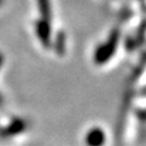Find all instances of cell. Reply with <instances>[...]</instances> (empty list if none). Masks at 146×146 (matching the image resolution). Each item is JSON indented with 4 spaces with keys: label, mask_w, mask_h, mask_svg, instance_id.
Listing matches in <instances>:
<instances>
[{
    "label": "cell",
    "mask_w": 146,
    "mask_h": 146,
    "mask_svg": "<svg viewBox=\"0 0 146 146\" xmlns=\"http://www.w3.org/2000/svg\"><path fill=\"white\" fill-rule=\"evenodd\" d=\"M121 39V31L118 28H113L110 33L107 40L102 44H100L94 52V62L96 65H104L107 61L111 60V57L115 55L118 43Z\"/></svg>",
    "instance_id": "obj_1"
},
{
    "label": "cell",
    "mask_w": 146,
    "mask_h": 146,
    "mask_svg": "<svg viewBox=\"0 0 146 146\" xmlns=\"http://www.w3.org/2000/svg\"><path fill=\"white\" fill-rule=\"evenodd\" d=\"M3 105V96H1V94H0V106Z\"/></svg>",
    "instance_id": "obj_8"
},
{
    "label": "cell",
    "mask_w": 146,
    "mask_h": 146,
    "mask_svg": "<svg viewBox=\"0 0 146 146\" xmlns=\"http://www.w3.org/2000/svg\"><path fill=\"white\" fill-rule=\"evenodd\" d=\"M4 61H5V58H4V54L0 52V70H1V67L4 65Z\"/></svg>",
    "instance_id": "obj_7"
},
{
    "label": "cell",
    "mask_w": 146,
    "mask_h": 146,
    "mask_svg": "<svg viewBox=\"0 0 146 146\" xmlns=\"http://www.w3.org/2000/svg\"><path fill=\"white\" fill-rule=\"evenodd\" d=\"M34 31H35V35L40 44L43 45L45 49H49L51 46V22L45 21L43 18H40L35 22L34 25Z\"/></svg>",
    "instance_id": "obj_2"
},
{
    "label": "cell",
    "mask_w": 146,
    "mask_h": 146,
    "mask_svg": "<svg viewBox=\"0 0 146 146\" xmlns=\"http://www.w3.org/2000/svg\"><path fill=\"white\" fill-rule=\"evenodd\" d=\"M67 36H66V33L63 31H58L56 35H55L54 40H51V45L55 50V52L57 55L62 56L63 54L66 52V43H67Z\"/></svg>",
    "instance_id": "obj_5"
},
{
    "label": "cell",
    "mask_w": 146,
    "mask_h": 146,
    "mask_svg": "<svg viewBox=\"0 0 146 146\" xmlns=\"http://www.w3.org/2000/svg\"><path fill=\"white\" fill-rule=\"evenodd\" d=\"M3 1H4V0H0V6L3 5Z\"/></svg>",
    "instance_id": "obj_9"
},
{
    "label": "cell",
    "mask_w": 146,
    "mask_h": 146,
    "mask_svg": "<svg viewBox=\"0 0 146 146\" xmlns=\"http://www.w3.org/2000/svg\"><path fill=\"white\" fill-rule=\"evenodd\" d=\"M106 141V135L101 128H93L85 134L86 146H102Z\"/></svg>",
    "instance_id": "obj_3"
},
{
    "label": "cell",
    "mask_w": 146,
    "mask_h": 146,
    "mask_svg": "<svg viewBox=\"0 0 146 146\" xmlns=\"http://www.w3.org/2000/svg\"><path fill=\"white\" fill-rule=\"evenodd\" d=\"M27 129V122L23 118H15L5 129L0 130V134L3 136H13L25 131Z\"/></svg>",
    "instance_id": "obj_4"
},
{
    "label": "cell",
    "mask_w": 146,
    "mask_h": 146,
    "mask_svg": "<svg viewBox=\"0 0 146 146\" xmlns=\"http://www.w3.org/2000/svg\"><path fill=\"white\" fill-rule=\"evenodd\" d=\"M36 5H38L40 18L51 22V18H52L51 1H50V0H36Z\"/></svg>",
    "instance_id": "obj_6"
}]
</instances>
